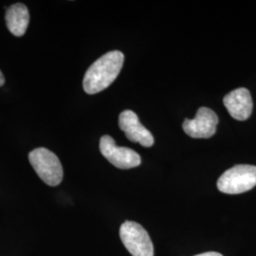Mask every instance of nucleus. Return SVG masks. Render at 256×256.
Here are the masks:
<instances>
[{
    "label": "nucleus",
    "mask_w": 256,
    "mask_h": 256,
    "mask_svg": "<svg viewBox=\"0 0 256 256\" xmlns=\"http://www.w3.org/2000/svg\"><path fill=\"white\" fill-rule=\"evenodd\" d=\"M124 61V55L119 50L102 55L88 68L82 80L84 90L96 94L108 88L118 77Z\"/></svg>",
    "instance_id": "1"
},
{
    "label": "nucleus",
    "mask_w": 256,
    "mask_h": 256,
    "mask_svg": "<svg viewBox=\"0 0 256 256\" xmlns=\"http://www.w3.org/2000/svg\"><path fill=\"white\" fill-rule=\"evenodd\" d=\"M122 244L133 256H154V246L146 229L134 221H126L120 228Z\"/></svg>",
    "instance_id": "4"
},
{
    "label": "nucleus",
    "mask_w": 256,
    "mask_h": 256,
    "mask_svg": "<svg viewBox=\"0 0 256 256\" xmlns=\"http://www.w3.org/2000/svg\"><path fill=\"white\" fill-rule=\"evenodd\" d=\"M119 126L129 140L138 142L144 147H151L154 144V137L142 124L137 114L132 110H124L120 114Z\"/></svg>",
    "instance_id": "7"
},
{
    "label": "nucleus",
    "mask_w": 256,
    "mask_h": 256,
    "mask_svg": "<svg viewBox=\"0 0 256 256\" xmlns=\"http://www.w3.org/2000/svg\"><path fill=\"white\" fill-rule=\"evenodd\" d=\"M218 117L214 110L200 108L198 110L194 119H186L182 128L185 133L194 138H208L216 132Z\"/></svg>",
    "instance_id": "6"
},
{
    "label": "nucleus",
    "mask_w": 256,
    "mask_h": 256,
    "mask_svg": "<svg viewBox=\"0 0 256 256\" xmlns=\"http://www.w3.org/2000/svg\"><path fill=\"white\" fill-rule=\"evenodd\" d=\"M223 256L220 252H204V254H200L198 256Z\"/></svg>",
    "instance_id": "10"
},
{
    "label": "nucleus",
    "mask_w": 256,
    "mask_h": 256,
    "mask_svg": "<svg viewBox=\"0 0 256 256\" xmlns=\"http://www.w3.org/2000/svg\"><path fill=\"white\" fill-rule=\"evenodd\" d=\"M223 104L230 115L238 120H246L252 113V99L247 88H240L227 94Z\"/></svg>",
    "instance_id": "8"
},
{
    "label": "nucleus",
    "mask_w": 256,
    "mask_h": 256,
    "mask_svg": "<svg viewBox=\"0 0 256 256\" xmlns=\"http://www.w3.org/2000/svg\"><path fill=\"white\" fill-rule=\"evenodd\" d=\"M256 186V166L239 164L222 174L218 180L220 192L238 194L248 192Z\"/></svg>",
    "instance_id": "3"
},
{
    "label": "nucleus",
    "mask_w": 256,
    "mask_h": 256,
    "mask_svg": "<svg viewBox=\"0 0 256 256\" xmlns=\"http://www.w3.org/2000/svg\"><path fill=\"white\" fill-rule=\"evenodd\" d=\"M28 160L39 178L48 186H57L63 180V167L58 156L44 147L28 154Z\"/></svg>",
    "instance_id": "2"
},
{
    "label": "nucleus",
    "mask_w": 256,
    "mask_h": 256,
    "mask_svg": "<svg viewBox=\"0 0 256 256\" xmlns=\"http://www.w3.org/2000/svg\"><path fill=\"white\" fill-rule=\"evenodd\" d=\"M100 151L111 164L120 169H130L140 164V156L128 147L117 146L113 138L104 135L100 140Z\"/></svg>",
    "instance_id": "5"
},
{
    "label": "nucleus",
    "mask_w": 256,
    "mask_h": 256,
    "mask_svg": "<svg viewBox=\"0 0 256 256\" xmlns=\"http://www.w3.org/2000/svg\"><path fill=\"white\" fill-rule=\"evenodd\" d=\"M4 82H5V77H4V75L2 74L1 70H0V86H3Z\"/></svg>",
    "instance_id": "11"
},
{
    "label": "nucleus",
    "mask_w": 256,
    "mask_h": 256,
    "mask_svg": "<svg viewBox=\"0 0 256 256\" xmlns=\"http://www.w3.org/2000/svg\"><path fill=\"white\" fill-rule=\"evenodd\" d=\"M6 24L14 36H23L30 23L28 8L22 3L12 5L6 12Z\"/></svg>",
    "instance_id": "9"
}]
</instances>
